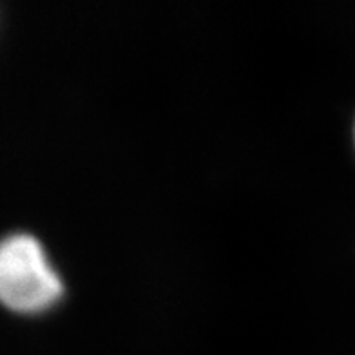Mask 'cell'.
<instances>
[{
	"label": "cell",
	"instance_id": "1",
	"mask_svg": "<svg viewBox=\"0 0 355 355\" xmlns=\"http://www.w3.org/2000/svg\"><path fill=\"white\" fill-rule=\"evenodd\" d=\"M64 295V283L44 245L15 232L0 239V303L17 313H42Z\"/></svg>",
	"mask_w": 355,
	"mask_h": 355
},
{
	"label": "cell",
	"instance_id": "2",
	"mask_svg": "<svg viewBox=\"0 0 355 355\" xmlns=\"http://www.w3.org/2000/svg\"><path fill=\"white\" fill-rule=\"evenodd\" d=\"M354 138H355V127H354Z\"/></svg>",
	"mask_w": 355,
	"mask_h": 355
}]
</instances>
